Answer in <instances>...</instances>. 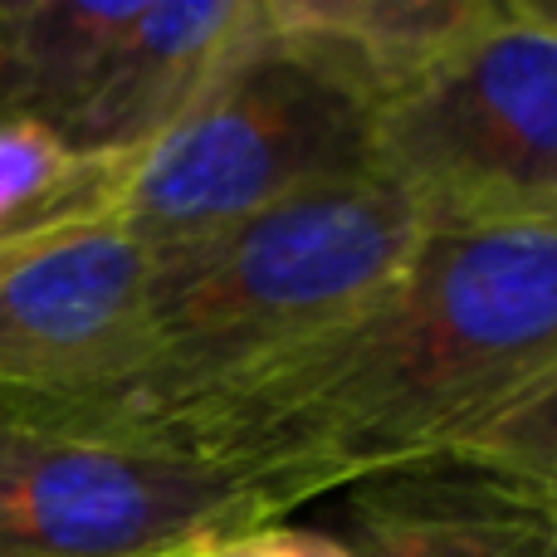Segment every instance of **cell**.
Instances as JSON below:
<instances>
[{
  "label": "cell",
  "instance_id": "obj_1",
  "mask_svg": "<svg viewBox=\"0 0 557 557\" xmlns=\"http://www.w3.org/2000/svg\"><path fill=\"white\" fill-rule=\"evenodd\" d=\"M553 372L557 221L425 231L347 323L143 421L323 499L450 460Z\"/></svg>",
  "mask_w": 557,
  "mask_h": 557
},
{
  "label": "cell",
  "instance_id": "obj_2",
  "mask_svg": "<svg viewBox=\"0 0 557 557\" xmlns=\"http://www.w3.org/2000/svg\"><path fill=\"white\" fill-rule=\"evenodd\" d=\"M421 235V215L372 176L152 250V357L108 406L166 416L313 343L372 304Z\"/></svg>",
  "mask_w": 557,
  "mask_h": 557
},
{
  "label": "cell",
  "instance_id": "obj_3",
  "mask_svg": "<svg viewBox=\"0 0 557 557\" xmlns=\"http://www.w3.org/2000/svg\"><path fill=\"white\" fill-rule=\"evenodd\" d=\"M298 504L108 401L0 392V557H186Z\"/></svg>",
  "mask_w": 557,
  "mask_h": 557
},
{
  "label": "cell",
  "instance_id": "obj_4",
  "mask_svg": "<svg viewBox=\"0 0 557 557\" xmlns=\"http://www.w3.org/2000/svg\"><path fill=\"white\" fill-rule=\"evenodd\" d=\"M372 176V103L260 0V25L206 94L127 162L113 221L147 250H172Z\"/></svg>",
  "mask_w": 557,
  "mask_h": 557
},
{
  "label": "cell",
  "instance_id": "obj_5",
  "mask_svg": "<svg viewBox=\"0 0 557 557\" xmlns=\"http://www.w3.org/2000/svg\"><path fill=\"white\" fill-rule=\"evenodd\" d=\"M372 162L425 231L557 221V35L513 0L372 113Z\"/></svg>",
  "mask_w": 557,
  "mask_h": 557
},
{
  "label": "cell",
  "instance_id": "obj_6",
  "mask_svg": "<svg viewBox=\"0 0 557 557\" xmlns=\"http://www.w3.org/2000/svg\"><path fill=\"white\" fill-rule=\"evenodd\" d=\"M152 250L117 221L0 264V392L108 401L152 357Z\"/></svg>",
  "mask_w": 557,
  "mask_h": 557
},
{
  "label": "cell",
  "instance_id": "obj_7",
  "mask_svg": "<svg viewBox=\"0 0 557 557\" xmlns=\"http://www.w3.org/2000/svg\"><path fill=\"white\" fill-rule=\"evenodd\" d=\"M347 557H548L557 509L470 460H425L337 490Z\"/></svg>",
  "mask_w": 557,
  "mask_h": 557
},
{
  "label": "cell",
  "instance_id": "obj_8",
  "mask_svg": "<svg viewBox=\"0 0 557 557\" xmlns=\"http://www.w3.org/2000/svg\"><path fill=\"white\" fill-rule=\"evenodd\" d=\"M255 25L260 0H143L64 143L94 157H137L206 94Z\"/></svg>",
  "mask_w": 557,
  "mask_h": 557
},
{
  "label": "cell",
  "instance_id": "obj_9",
  "mask_svg": "<svg viewBox=\"0 0 557 557\" xmlns=\"http://www.w3.org/2000/svg\"><path fill=\"white\" fill-rule=\"evenodd\" d=\"M504 0H264L270 20L337 69L376 108L401 98Z\"/></svg>",
  "mask_w": 557,
  "mask_h": 557
},
{
  "label": "cell",
  "instance_id": "obj_10",
  "mask_svg": "<svg viewBox=\"0 0 557 557\" xmlns=\"http://www.w3.org/2000/svg\"><path fill=\"white\" fill-rule=\"evenodd\" d=\"M143 0H0V123L64 143Z\"/></svg>",
  "mask_w": 557,
  "mask_h": 557
},
{
  "label": "cell",
  "instance_id": "obj_11",
  "mask_svg": "<svg viewBox=\"0 0 557 557\" xmlns=\"http://www.w3.org/2000/svg\"><path fill=\"white\" fill-rule=\"evenodd\" d=\"M127 162L74 152L49 127L0 123V245L113 221Z\"/></svg>",
  "mask_w": 557,
  "mask_h": 557
},
{
  "label": "cell",
  "instance_id": "obj_12",
  "mask_svg": "<svg viewBox=\"0 0 557 557\" xmlns=\"http://www.w3.org/2000/svg\"><path fill=\"white\" fill-rule=\"evenodd\" d=\"M450 460L484 465L557 509V372L499 421L484 425L474 441H465Z\"/></svg>",
  "mask_w": 557,
  "mask_h": 557
},
{
  "label": "cell",
  "instance_id": "obj_13",
  "mask_svg": "<svg viewBox=\"0 0 557 557\" xmlns=\"http://www.w3.org/2000/svg\"><path fill=\"white\" fill-rule=\"evenodd\" d=\"M186 557H347V548L327 529H298V523H255L231 539H215Z\"/></svg>",
  "mask_w": 557,
  "mask_h": 557
},
{
  "label": "cell",
  "instance_id": "obj_14",
  "mask_svg": "<svg viewBox=\"0 0 557 557\" xmlns=\"http://www.w3.org/2000/svg\"><path fill=\"white\" fill-rule=\"evenodd\" d=\"M513 5H519L533 25H543V29H553L557 35V0H513Z\"/></svg>",
  "mask_w": 557,
  "mask_h": 557
},
{
  "label": "cell",
  "instance_id": "obj_15",
  "mask_svg": "<svg viewBox=\"0 0 557 557\" xmlns=\"http://www.w3.org/2000/svg\"><path fill=\"white\" fill-rule=\"evenodd\" d=\"M78 231H84V225H78ZM59 235H64V231H59ZM45 240H49V235H45ZM29 245H39V240H10V245H0V264H10L20 250H29Z\"/></svg>",
  "mask_w": 557,
  "mask_h": 557
},
{
  "label": "cell",
  "instance_id": "obj_16",
  "mask_svg": "<svg viewBox=\"0 0 557 557\" xmlns=\"http://www.w3.org/2000/svg\"><path fill=\"white\" fill-rule=\"evenodd\" d=\"M548 557H557V523H553V553Z\"/></svg>",
  "mask_w": 557,
  "mask_h": 557
}]
</instances>
